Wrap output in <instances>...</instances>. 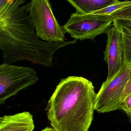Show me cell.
<instances>
[{"mask_svg": "<svg viewBox=\"0 0 131 131\" xmlns=\"http://www.w3.org/2000/svg\"><path fill=\"white\" fill-rule=\"evenodd\" d=\"M25 0H15L0 14V49L5 63L19 61H31L49 67L54 54L62 48L77 43V40L54 43L40 39L36 34Z\"/></svg>", "mask_w": 131, "mask_h": 131, "instance_id": "6da1fadb", "label": "cell"}, {"mask_svg": "<svg viewBox=\"0 0 131 131\" xmlns=\"http://www.w3.org/2000/svg\"><path fill=\"white\" fill-rule=\"evenodd\" d=\"M97 94L85 78L69 76L61 80L47 105L48 120L56 131H88Z\"/></svg>", "mask_w": 131, "mask_h": 131, "instance_id": "7a4b0ae2", "label": "cell"}, {"mask_svg": "<svg viewBox=\"0 0 131 131\" xmlns=\"http://www.w3.org/2000/svg\"><path fill=\"white\" fill-rule=\"evenodd\" d=\"M28 10L31 21L40 39L54 43L65 41L67 33L55 18L49 0H31Z\"/></svg>", "mask_w": 131, "mask_h": 131, "instance_id": "3957f363", "label": "cell"}, {"mask_svg": "<svg viewBox=\"0 0 131 131\" xmlns=\"http://www.w3.org/2000/svg\"><path fill=\"white\" fill-rule=\"evenodd\" d=\"M110 15L72 13L63 25L66 33L75 40H94L110 28L113 22Z\"/></svg>", "mask_w": 131, "mask_h": 131, "instance_id": "277c9868", "label": "cell"}, {"mask_svg": "<svg viewBox=\"0 0 131 131\" xmlns=\"http://www.w3.org/2000/svg\"><path fill=\"white\" fill-rule=\"evenodd\" d=\"M38 80L36 71L30 67L3 63L0 65V104Z\"/></svg>", "mask_w": 131, "mask_h": 131, "instance_id": "5b68a950", "label": "cell"}, {"mask_svg": "<svg viewBox=\"0 0 131 131\" xmlns=\"http://www.w3.org/2000/svg\"><path fill=\"white\" fill-rule=\"evenodd\" d=\"M131 66L124 65L110 81L103 82L96 95L95 111L105 113L121 110V98L129 79Z\"/></svg>", "mask_w": 131, "mask_h": 131, "instance_id": "8992f818", "label": "cell"}, {"mask_svg": "<svg viewBox=\"0 0 131 131\" xmlns=\"http://www.w3.org/2000/svg\"><path fill=\"white\" fill-rule=\"evenodd\" d=\"M107 39L104 51V60L108 65V75L105 82L112 79L124 67L122 48V28L113 20L112 27L105 32Z\"/></svg>", "mask_w": 131, "mask_h": 131, "instance_id": "52a82bcc", "label": "cell"}, {"mask_svg": "<svg viewBox=\"0 0 131 131\" xmlns=\"http://www.w3.org/2000/svg\"><path fill=\"white\" fill-rule=\"evenodd\" d=\"M34 127L33 116L28 112L0 118V131H33Z\"/></svg>", "mask_w": 131, "mask_h": 131, "instance_id": "ba28073f", "label": "cell"}, {"mask_svg": "<svg viewBox=\"0 0 131 131\" xmlns=\"http://www.w3.org/2000/svg\"><path fill=\"white\" fill-rule=\"evenodd\" d=\"M82 14H92L119 1L118 0H66Z\"/></svg>", "mask_w": 131, "mask_h": 131, "instance_id": "9c48e42d", "label": "cell"}, {"mask_svg": "<svg viewBox=\"0 0 131 131\" xmlns=\"http://www.w3.org/2000/svg\"><path fill=\"white\" fill-rule=\"evenodd\" d=\"M122 32L124 65H131V33L123 28Z\"/></svg>", "mask_w": 131, "mask_h": 131, "instance_id": "30bf717a", "label": "cell"}, {"mask_svg": "<svg viewBox=\"0 0 131 131\" xmlns=\"http://www.w3.org/2000/svg\"><path fill=\"white\" fill-rule=\"evenodd\" d=\"M130 5H131V1L130 0H125L124 1H119L115 4L95 12L92 14L101 15H110L114 12Z\"/></svg>", "mask_w": 131, "mask_h": 131, "instance_id": "8fae6325", "label": "cell"}, {"mask_svg": "<svg viewBox=\"0 0 131 131\" xmlns=\"http://www.w3.org/2000/svg\"><path fill=\"white\" fill-rule=\"evenodd\" d=\"M114 15L116 19L131 20V5L117 11Z\"/></svg>", "mask_w": 131, "mask_h": 131, "instance_id": "7c38bea8", "label": "cell"}, {"mask_svg": "<svg viewBox=\"0 0 131 131\" xmlns=\"http://www.w3.org/2000/svg\"><path fill=\"white\" fill-rule=\"evenodd\" d=\"M121 110H123L126 113L131 122V95L123 101Z\"/></svg>", "mask_w": 131, "mask_h": 131, "instance_id": "4fadbf2b", "label": "cell"}, {"mask_svg": "<svg viewBox=\"0 0 131 131\" xmlns=\"http://www.w3.org/2000/svg\"><path fill=\"white\" fill-rule=\"evenodd\" d=\"M130 75H129V78L128 81L127 83V85L125 87V89L124 91V93L122 94V96L121 98L122 104L123 101L127 97L131 95V66L130 68Z\"/></svg>", "mask_w": 131, "mask_h": 131, "instance_id": "5bb4252c", "label": "cell"}, {"mask_svg": "<svg viewBox=\"0 0 131 131\" xmlns=\"http://www.w3.org/2000/svg\"><path fill=\"white\" fill-rule=\"evenodd\" d=\"M115 20L118 24L122 28L131 33V20H123V19H115Z\"/></svg>", "mask_w": 131, "mask_h": 131, "instance_id": "9a60e30c", "label": "cell"}, {"mask_svg": "<svg viewBox=\"0 0 131 131\" xmlns=\"http://www.w3.org/2000/svg\"><path fill=\"white\" fill-rule=\"evenodd\" d=\"M15 0H0V13L4 11Z\"/></svg>", "mask_w": 131, "mask_h": 131, "instance_id": "2e32d148", "label": "cell"}, {"mask_svg": "<svg viewBox=\"0 0 131 131\" xmlns=\"http://www.w3.org/2000/svg\"><path fill=\"white\" fill-rule=\"evenodd\" d=\"M41 131H56L54 128H51L47 127Z\"/></svg>", "mask_w": 131, "mask_h": 131, "instance_id": "e0dca14e", "label": "cell"}]
</instances>
